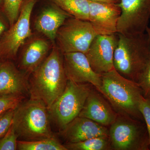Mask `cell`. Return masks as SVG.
Listing matches in <instances>:
<instances>
[{
	"label": "cell",
	"mask_w": 150,
	"mask_h": 150,
	"mask_svg": "<svg viewBox=\"0 0 150 150\" xmlns=\"http://www.w3.org/2000/svg\"><path fill=\"white\" fill-rule=\"evenodd\" d=\"M28 79L30 98L40 100L48 109L64 91L67 79L63 55L54 46L50 54Z\"/></svg>",
	"instance_id": "cell-1"
},
{
	"label": "cell",
	"mask_w": 150,
	"mask_h": 150,
	"mask_svg": "<svg viewBox=\"0 0 150 150\" xmlns=\"http://www.w3.org/2000/svg\"><path fill=\"white\" fill-rule=\"evenodd\" d=\"M102 84L96 88L118 115L144 121L139 103L143 96L138 83L120 74L115 69L101 75Z\"/></svg>",
	"instance_id": "cell-2"
},
{
	"label": "cell",
	"mask_w": 150,
	"mask_h": 150,
	"mask_svg": "<svg viewBox=\"0 0 150 150\" xmlns=\"http://www.w3.org/2000/svg\"><path fill=\"white\" fill-rule=\"evenodd\" d=\"M117 34L114 69L124 77L137 83L150 63V43L148 35L146 32L133 35Z\"/></svg>",
	"instance_id": "cell-3"
},
{
	"label": "cell",
	"mask_w": 150,
	"mask_h": 150,
	"mask_svg": "<svg viewBox=\"0 0 150 150\" xmlns=\"http://www.w3.org/2000/svg\"><path fill=\"white\" fill-rule=\"evenodd\" d=\"M46 105L30 98L23 100L14 110L12 126L22 141H32L55 137L51 130Z\"/></svg>",
	"instance_id": "cell-4"
},
{
	"label": "cell",
	"mask_w": 150,
	"mask_h": 150,
	"mask_svg": "<svg viewBox=\"0 0 150 150\" xmlns=\"http://www.w3.org/2000/svg\"><path fill=\"white\" fill-rule=\"evenodd\" d=\"M92 86L90 83H77L68 80L63 93L48 109L50 118L60 130L79 116Z\"/></svg>",
	"instance_id": "cell-5"
},
{
	"label": "cell",
	"mask_w": 150,
	"mask_h": 150,
	"mask_svg": "<svg viewBox=\"0 0 150 150\" xmlns=\"http://www.w3.org/2000/svg\"><path fill=\"white\" fill-rule=\"evenodd\" d=\"M143 122L118 114L109 129L112 150H150L147 130Z\"/></svg>",
	"instance_id": "cell-6"
},
{
	"label": "cell",
	"mask_w": 150,
	"mask_h": 150,
	"mask_svg": "<svg viewBox=\"0 0 150 150\" xmlns=\"http://www.w3.org/2000/svg\"><path fill=\"white\" fill-rule=\"evenodd\" d=\"M97 35L89 21L71 17L59 28L56 39L62 54L72 52L86 54Z\"/></svg>",
	"instance_id": "cell-7"
},
{
	"label": "cell",
	"mask_w": 150,
	"mask_h": 150,
	"mask_svg": "<svg viewBox=\"0 0 150 150\" xmlns=\"http://www.w3.org/2000/svg\"><path fill=\"white\" fill-rule=\"evenodd\" d=\"M36 0H26L16 21L7 30L0 42V59H13L19 48L32 35L30 19Z\"/></svg>",
	"instance_id": "cell-8"
},
{
	"label": "cell",
	"mask_w": 150,
	"mask_h": 150,
	"mask_svg": "<svg viewBox=\"0 0 150 150\" xmlns=\"http://www.w3.org/2000/svg\"><path fill=\"white\" fill-rule=\"evenodd\" d=\"M117 33L133 35L146 32L150 19V0H120Z\"/></svg>",
	"instance_id": "cell-9"
},
{
	"label": "cell",
	"mask_w": 150,
	"mask_h": 150,
	"mask_svg": "<svg viewBox=\"0 0 150 150\" xmlns=\"http://www.w3.org/2000/svg\"><path fill=\"white\" fill-rule=\"evenodd\" d=\"M117 33L97 35L91 42L86 55L93 70L102 75L114 69V56L118 42Z\"/></svg>",
	"instance_id": "cell-10"
},
{
	"label": "cell",
	"mask_w": 150,
	"mask_h": 150,
	"mask_svg": "<svg viewBox=\"0 0 150 150\" xmlns=\"http://www.w3.org/2000/svg\"><path fill=\"white\" fill-rule=\"evenodd\" d=\"M63 55L64 67L67 79L77 83L91 84L96 88L102 84L101 75L92 69L86 54L72 52Z\"/></svg>",
	"instance_id": "cell-11"
},
{
	"label": "cell",
	"mask_w": 150,
	"mask_h": 150,
	"mask_svg": "<svg viewBox=\"0 0 150 150\" xmlns=\"http://www.w3.org/2000/svg\"><path fill=\"white\" fill-rule=\"evenodd\" d=\"M121 14L118 4L89 0V21L98 35L117 33V23Z\"/></svg>",
	"instance_id": "cell-12"
},
{
	"label": "cell",
	"mask_w": 150,
	"mask_h": 150,
	"mask_svg": "<svg viewBox=\"0 0 150 150\" xmlns=\"http://www.w3.org/2000/svg\"><path fill=\"white\" fill-rule=\"evenodd\" d=\"M59 134L66 143H76L98 137H109V129L92 120L76 117L60 130Z\"/></svg>",
	"instance_id": "cell-13"
},
{
	"label": "cell",
	"mask_w": 150,
	"mask_h": 150,
	"mask_svg": "<svg viewBox=\"0 0 150 150\" xmlns=\"http://www.w3.org/2000/svg\"><path fill=\"white\" fill-rule=\"evenodd\" d=\"M118 116L107 100L96 88H92L79 116L87 118L108 127Z\"/></svg>",
	"instance_id": "cell-14"
},
{
	"label": "cell",
	"mask_w": 150,
	"mask_h": 150,
	"mask_svg": "<svg viewBox=\"0 0 150 150\" xmlns=\"http://www.w3.org/2000/svg\"><path fill=\"white\" fill-rule=\"evenodd\" d=\"M28 93L27 75L10 61L0 59V96Z\"/></svg>",
	"instance_id": "cell-15"
},
{
	"label": "cell",
	"mask_w": 150,
	"mask_h": 150,
	"mask_svg": "<svg viewBox=\"0 0 150 150\" xmlns=\"http://www.w3.org/2000/svg\"><path fill=\"white\" fill-rule=\"evenodd\" d=\"M50 46L44 38L31 39L22 52L19 67L26 75H30L39 67L48 56Z\"/></svg>",
	"instance_id": "cell-16"
},
{
	"label": "cell",
	"mask_w": 150,
	"mask_h": 150,
	"mask_svg": "<svg viewBox=\"0 0 150 150\" xmlns=\"http://www.w3.org/2000/svg\"><path fill=\"white\" fill-rule=\"evenodd\" d=\"M72 17L55 5L43 10L35 22V29L54 43L59 28L69 18Z\"/></svg>",
	"instance_id": "cell-17"
},
{
	"label": "cell",
	"mask_w": 150,
	"mask_h": 150,
	"mask_svg": "<svg viewBox=\"0 0 150 150\" xmlns=\"http://www.w3.org/2000/svg\"><path fill=\"white\" fill-rule=\"evenodd\" d=\"M75 18L88 21L89 0H50Z\"/></svg>",
	"instance_id": "cell-18"
},
{
	"label": "cell",
	"mask_w": 150,
	"mask_h": 150,
	"mask_svg": "<svg viewBox=\"0 0 150 150\" xmlns=\"http://www.w3.org/2000/svg\"><path fill=\"white\" fill-rule=\"evenodd\" d=\"M17 150H68L56 137L32 141L18 140Z\"/></svg>",
	"instance_id": "cell-19"
},
{
	"label": "cell",
	"mask_w": 150,
	"mask_h": 150,
	"mask_svg": "<svg viewBox=\"0 0 150 150\" xmlns=\"http://www.w3.org/2000/svg\"><path fill=\"white\" fill-rule=\"evenodd\" d=\"M68 150H112L109 137H98L76 143L64 144Z\"/></svg>",
	"instance_id": "cell-20"
},
{
	"label": "cell",
	"mask_w": 150,
	"mask_h": 150,
	"mask_svg": "<svg viewBox=\"0 0 150 150\" xmlns=\"http://www.w3.org/2000/svg\"><path fill=\"white\" fill-rule=\"evenodd\" d=\"M4 11L11 27L18 18L23 0H4Z\"/></svg>",
	"instance_id": "cell-21"
},
{
	"label": "cell",
	"mask_w": 150,
	"mask_h": 150,
	"mask_svg": "<svg viewBox=\"0 0 150 150\" xmlns=\"http://www.w3.org/2000/svg\"><path fill=\"white\" fill-rule=\"evenodd\" d=\"M18 137L12 126L4 136L0 139V150H17Z\"/></svg>",
	"instance_id": "cell-22"
},
{
	"label": "cell",
	"mask_w": 150,
	"mask_h": 150,
	"mask_svg": "<svg viewBox=\"0 0 150 150\" xmlns=\"http://www.w3.org/2000/svg\"><path fill=\"white\" fill-rule=\"evenodd\" d=\"M25 98L23 96H0V115L11 109H15Z\"/></svg>",
	"instance_id": "cell-23"
},
{
	"label": "cell",
	"mask_w": 150,
	"mask_h": 150,
	"mask_svg": "<svg viewBox=\"0 0 150 150\" xmlns=\"http://www.w3.org/2000/svg\"><path fill=\"white\" fill-rule=\"evenodd\" d=\"M139 110L147 130L150 147V98H146L143 96L141 97L139 103Z\"/></svg>",
	"instance_id": "cell-24"
},
{
	"label": "cell",
	"mask_w": 150,
	"mask_h": 150,
	"mask_svg": "<svg viewBox=\"0 0 150 150\" xmlns=\"http://www.w3.org/2000/svg\"><path fill=\"white\" fill-rule=\"evenodd\" d=\"M14 109L7 110L0 115V139L9 130L13 123Z\"/></svg>",
	"instance_id": "cell-25"
},
{
	"label": "cell",
	"mask_w": 150,
	"mask_h": 150,
	"mask_svg": "<svg viewBox=\"0 0 150 150\" xmlns=\"http://www.w3.org/2000/svg\"><path fill=\"white\" fill-rule=\"evenodd\" d=\"M137 83L142 89L143 96L150 98V63L142 73Z\"/></svg>",
	"instance_id": "cell-26"
},
{
	"label": "cell",
	"mask_w": 150,
	"mask_h": 150,
	"mask_svg": "<svg viewBox=\"0 0 150 150\" xmlns=\"http://www.w3.org/2000/svg\"><path fill=\"white\" fill-rule=\"evenodd\" d=\"M7 25L2 17L0 15V42L3 35L7 30Z\"/></svg>",
	"instance_id": "cell-27"
},
{
	"label": "cell",
	"mask_w": 150,
	"mask_h": 150,
	"mask_svg": "<svg viewBox=\"0 0 150 150\" xmlns=\"http://www.w3.org/2000/svg\"><path fill=\"white\" fill-rule=\"evenodd\" d=\"M94 1L99 2L109 3V4H118L120 3V0H90Z\"/></svg>",
	"instance_id": "cell-28"
},
{
	"label": "cell",
	"mask_w": 150,
	"mask_h": 150,
	"mask_svg": "<svg viewBox=\"0 0 150 150\" xmlns=\"http://www.w3.org/2000/svg\"><path fill=\"white\" fill-rule=\"evenodd\" d=\"M146 32L147 35H148V38H149L150 43V27L148 26V27L146 29Z\"/></svg>",
	"instance_id": "cell-29"
},
{
	"label": "cell",
	"mask_w": 150,
	"mask_h": 150,
	"mask_svg": "<svg viewBox=\"0 0 150 150\" xmlns=\"http://www.w3.org/2000/svg\"><path fill=\"white\" fill-rule=\"evenodd\" d=\"M2 2V0H0V4Z\"/></svg>",
	"instance_id": "cell-30"
}]
</instances>
